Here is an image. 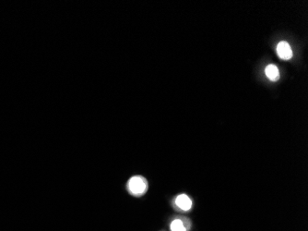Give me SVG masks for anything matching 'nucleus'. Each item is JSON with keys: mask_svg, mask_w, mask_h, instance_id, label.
Here are the masks:
<instances>
[{"mask_svg": "<svg viewBox=\"0 0 308 231\" xmlns=\"http://www.w3.org/2000/svg\"><path fill=\"white\" fill-rule=\"evenodd\" d=\"M127 189L133 195L142 196L148 190V182L143 177H132L127 183Z\"/></svg>", "mask_w": 308, "mask_h": 231, "instance_id": "nucleus-1", "label": "nucleus"}, {"mask_svg": "<svg viewBox=\"0 0 308 231\" xmlns=\"http://www.w3.org/2000/svg\"><path fill=\"white\" fill-rule=\"evenodd\" d=\"M277 54L279 57L283 61H289L293 56V50L291 48V45L287 42L282 41L277 45Z\"/></svg>", "mask_w": 308, "mask_h": 231, "instance_id": "nucleus-2", "label": "nucleus"}, {"mask_svg": "<svg viewBox=\"0 0 308 231\" xmlns=\"http://www.w3.org/2000/svg\"><path fill=\"white\" fill-rule=\"evenodd\" d=\"M176 206L183 211H189L192 208V201L187 194H180L175 200Z\"/></svg>", "mask_w": 308, "mask_h": 231, "instance_id": "nucleus-3", "label": "nucleus"}, {"mask_svg": "<svg viewBox=\"0 0 308 231\" xmlns=\"http://www.w3.org/2000/svg\"><path fill=\"white\" fill-rule=\"evenodd\" d=\"M265 73L268 77V80H270L271 81H276L280 79V71H279L277 66L274 65V64H269L267 66L265 69Z\"/></svg>", "mask_w": 308, "mask_h": 231, "instance_id": "nucleus-4", "label": "nucleus"}, {"mask_svg": "<svg viewBox=\"0 0 308 231\" xmlns=\"http://www.w3.org/2000/svg\"><path fill=\"white\" fill-rule=\"evenodd\" d=\"M187 225L182 219H175L170 225L171 231H187Z\"/></svg>", "mask_w": 308, "mask_h": 231, "instance_id": "nucleus-5", "label": "nucleus"}]
</instances>
